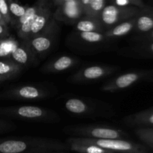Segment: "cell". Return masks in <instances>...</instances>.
Masks as SVG:
<instances>
[{
  "instance_id": "6da1fadb",
  "label": "cell",
  "mask_w": 153,
  "mask_h": 153,
  "mask_svg": "<svg viewBox=\"0 0 153 153\" xmlns=\"http://www.w3.org/2000/svg\"><path fill=\"white\" fill-rule=\"evenodd\" d=\"M70 146L57 140L40 137H19L0 143V153H50Z\"/></svg>"
},
{
  "instance_id": "7a4b0ae2",
  "label": "cell",
  "mask_w": 153,
  "mask_h": 153,
  "mask_svg": "<svg viewBox=\"0 0 153 153\" xmlns=\"http://www.w3.org/2000/svg\"><path fill=\"white\" fill-rule=\"evenodd\" d=\"M67 142L93 145L111 152L123 153H147L143 145L125 139H92L86 137H70Z\"/></svg>"
},
{
  "instance_id": "3957f363",
  "label": "cell",
  "mask_w": 153,
  "mask_h": 153,
  "mask_svg": "<svg viewBox=\"0 0 153 153\" xmlns=\"http://www.w3.org/2000/svg\"><path fill=\"white\" fill-rule=\"evenodd\" d=\"M58 23L52 18L42 32L26 40L37 58H43L49 54L58 37Z\"/></svg>"
},
{
  "instance_id": "277c9868",
  "label": "cell",
  "mask_w": 153,
  "mask_h": 153,
  "mask_svg": "<svg viewBox=\"0 0 153 153\" xmlns=\"http://www.w3.org/2000/svg\"><path fill=\"white\" fill-rule=\"evenodd\" d=\"M53 19L56 22L76 24L85 16L83 7L79 0H54Z\"/></svg>"
},
{
  "instance_id": "5b68a950",
  "label": "cell",
  "mask_w": 153,
  "mask_h": 153,
  "mask_svg": "<svg viewBox=\"0 0 153 153\" xmlns=\"http://www.w3.org/2000/svg\"><path fill=\"white\" fill-rule=\"evenodd\" d=\"M6 114L21 120L43 123H55L59 121V117L56 114L37 106L22 105L10 108L6 111Z\"/></svg>"
},
{
  "instance_id": "8992f818",
  "label": "cell",
  "mask_w": 153,
  "mask_h": 153,
  "mask_svg": "<svg viewBox=\"0 0 153 153\" xmlns=\"http://www.w3.org/2000/svg\"><path fill=\"white\" fill-rule=\"evenodd\" d=\"M67 133L76 137L92 139H123L128 136L124 131L108 126H78L70 127Z\"/></svg>"
},
{
  "instance_id": "52a82bcc",
  "label": "cell",
  "mask_w": 153,
  "mask_h": 153,
  "mask_svg": "<svg viewBox=\"0 0 153 153\" xmlns=\"http://www.w3.org/2000/svg\"><path fill=\"white\" fill-rule=\"evenodd\" d=\"M142 10L134 7H120L108 4L104 7L100 16V20L105 28H112L124 21L135 17Z\"/></svg>"
},
{
  "instance_id": "ba28073f",
  "label": "cell",
  "mask_w": 153,
  "mask_h": 153,
  "mask_svg": "<svg viewBox=\"0 0 153 153\" xmlns=\"http://www.w3.org/2000/svg\"><path fill=\"white\" fill-rule=\"evenodd\" d=\"M113 66L94 65L81 69L80 70L70 76L69 82L73 83H88L106 77L117 70Z\"/></svg>"
},
{
  "instance_id": "9c48e42d",
  "label": "cell",
  "mask_w": 153,
  "mask_h": 153,
  "mask_svg": "<svg viewBox=\"0 0 153 153\" xmlns=\"http://www.w3.org/2000/svg\"><path fill=\"white\" fill-rule=\"evenodd\" d=\"M149 70L148 71H136L124 73L115 79L106 82L102 88L103 91L116 92L129 88L134 83L141 79H147L149 77Z\"/></svg>"
},
{
  "instance_id": "30bf717a",
  "label": "cell",
  "mask_w": 153,
  "mask_h": 153,
  "mask_svg": "<svg viewBox=\"0 0 153 153\" xmlns=\"http://www.w3.org/2000/svg\"><path fill=\"white\" fill-rule=\"evenodd\" d=\"M55 7L52 1H40V6L35 15L30 30V38L40 34L47 26L53 18ZM29 38V39H30ZM28 39V40H29Z\"/></svg>"
},
{
  "instance_id": "8fae6325",
  "label": "cell",
  "mask_w": 153,
  "mask_h": 153,
  "mask_svg": "<svg viewBox=\"0 0 153 153\" xmlns=\"http://www.w3.org/2000/svg\"><path fill=\"white\" fill-rule=\"evenodd\" d=\"M52 93L49 89L39 85H23L9 91L8 97L18 100H38L46 98Z\"/></svg>"
},
{
  "instance_id": "7c38bea8",
  "label": "cell",
  "mask_w": 153,
  "mask_h": 153,
  "mask_svg": "<svg viewBox=\"0 0 153 153\" xmlns=\"http://www.w3.org/2000/svg\"><path fill=\"white\" fill-rule=\"evenodd\" d=\"M12 61L23 68V67H28L33 65L37 61V57L34 55L31 48L26 41L22 40L16 49L10 55Z\"/></svg>"
},
{
  "instance_id": "4fadbf2b",
  "label": "cell",
  "mask_w": 153,
  "mask_h": 153,
  "mask_svg": "<svg viewBox=\"0 0 153 153\" xmlns=\"http://www.w3.org/2000/svg\"><path fill=\"white\" fill-rule=\"evenodd\" d=\"M122 123L128 126L138 128H153V107L125 117Z\"/></svg>"
},
{
  "instance_id": "5bb4252c",
  "label": "cell",
  "mask_w": 153,
  "mask_h": 153,
  "mask_svg": "<svg viewBox=\"0 0 153 153\" xmlns=\"http://www.w3.org/2000/svg\"><path fill=\"white\" fill-rule=\"evenodd\" d=\"M78 60L76 58H73L71 56L64 55L53 61H49V63L45 64L41 68V70L44 73H60V72L65 71L73 67L76 63Z\"/></svg>"
},
{
  "instance_id": "9a60e30c",
  "label": "cell",
  "mask_w": 153,
  "mask_h": 153,
  "mask_svg": "<svg viewBox=\"0 0 153 153\" xmlns=\"http://www.w3.org/2000/svg\"><path fill=\"white\" fill-rule=\"evenodd\" d=\"M75 30L79 33L100 32L105 33V28L98 18L84 16L75 24Z\"/></svg>"
},
{
  "instance_id": "2e32d148",
  "label": "cell",
  "mask_w": 153,
  "mask_h": 153,
  "mask_svg": "<svg viewBox=\"0 0 153 153\" xmlns=\"http://www.w3.org/2000/svg\"><path fill=\"white\" fill-rule=\"evenodd\" d=\"M65 108L70 113L76 115H89L94 113L95 107L88 102L78 98H70L65 102Z\"/></svg>"
},
{
  "instance_id": "e0dca14e",
  "label": "cell",
  "mask_w": 153,
  "mask_h": 153,
  "mask_svg": "<svg viewBox=\"0 0 153 153\" xmlns=\"http://www.w3.org/2000/svg\"><path fill=\"white\" fill-rule=\"evenodd\" d=\"M135 17L130 19L128 20L124 21L121 23L114 25L112 28H109L105 31L104 34L106 39H114L123 37L134 29L135 25Z\"/></svg>"
},
{
  "instance_id": "ac0fdd59",
  "label": "cell",
  "mask_w": 153,
  "mask_h": 153,
  "mask_svg": "<svg viewBox=\"0 0 153 153\" xmlns=\"http://www.w3.org/2000/svg\"><path fill=\"white\" fill-rule=\"evenodd\" d=\"M83 7L85 16L100 18L102 11L106 6L105 0H79Z\"/></svg>"
},
{
  "instance_id": "d6986e66",
  "label": "cell",
  "mask_w": 153,
  "mask_h": 153,
  "mask_svg": "<svg viewBox=\"0 0 153 153\" xmlns=\"http://www.w3.org/2000/svg\"><path fill=\"white\" fill-rule=\"evenodd\" d=\"M134 30L139 33L146 34L153 30V16L146 10L136 16Z\"/></svg>"
},
{
  "instance_id": "ffe728a7",
  "label": "cell",
  "mask_w": 153,
  "mask_h": 153,
  "mask_svg": "<svg viewBox=\"0 0 153 153\" xmlns=\"http://www.w3.org/2000/svg\"><path fill=\"white\" fill-rule=\"evenodd\" d=\"M22 67L16 64L13 61H0V76L6 78L16 76L20 73Z\"/></svg>"
},
{
  "instance_id": "44dd1931",
  "label": "cell",
  "mask_w": 153,
  "mask_h": 153,
  "mask_svg": "<svg viewBox=\"0 0 153 153\" xmlns=\"http://www.w3.org/2000/svg\"><path fill=\"white\" fill-rule=\"evenodd\" d=\"M67 143L72 150L79 153H115L93 145L75 143V142H67Z\"/></svg>"
},
{
  "instance_id": "7402d4cb",
  "label": "cell",
  "mask_w": 153,
  "mask_h": 153,
  "mask_svg": "<svg viewBox=\"0 0 153 153\" xmlns=\"http://www.w3.org/2000/svg\"><path fill=\"white\" fill-rule=\"evenodd\" d=\"M19 43L13 39L5 40L0 43V58L10 56L13 51L17 48Z\"/></svg>"
},
{
  "instance_id": "603a6c76",
  "label": "cell",
  "mask_w": 153,
  "mask_h": 153,
  "mask_svg": "<svg viewBox=\"0 0 153 153\" xmlns=\"http://www.w3.org/2000/svg\"><path fill=\"white\" fill-rule=\"evenodd\" d=\"M134 131L140 140L153 149V128H137Z\"/></svg>"
},
{
  "instance_id": "cb8c5ba5",
  "label": "cell",
  "mask_w": 153,
  "mask_h": 153,
  "mask_svg": "<svg viewBox=\"0 0 153 153\" xmlns=\"http://www.w3.org/2000/svg\"><path fill=\"white\" fill-rule=\"evenodd\" d=\"M79 37L85 42L89 43H102L106 39L104 33L82 32L79 33Z\"/></svg>"
},
{
  "instance_id": "d4e9b609",
  "label": "cell",
  "mask_w": 153,
  "mask_h": 153,
  "mask_svg": "<svg viewBox=\"0 0 153 153\" xmlns=\"http://www.w3.org/2000/svg\"><path fill=\"white\" fill-rule=\"evenodd\" d=\"M7 4H8L9 11H10L11 18L13 17L14 19H16V22H17L19 19L25 14L27 6L21 5L19 3L13 1H7Z\"/></svg>"
},
{
  "instance_id": "484cf974",
  "label": "cell",
  "mask_w": 153,
  "mask_h": 153,
  "mask_svg": "<svg viewBox=\"0 0 153 153\" xmlns=\"http://www.w3.org/2000/svg\"><path fill=\"white\" fill-rule=\"evenodd\" d=\"M112 4L120 7H137L141 10H145L149 7L142 0H115Z\"/></svg>"
},
{
  "instance_id": "4316f807",
  "label": "cell",
  "mask_w": 153,
  "mask_h": 153,
  "mask_svg": "<svg viewBox=\"0 0 153 153\" xmlns=\"http://www.w3.org/2000/svg\"><path fill=\"white\" fill-rule=\"evenodd\" d=\"M0 13L5 22H10L11 21V16L9 11L8 4L5 0H0Z\"/></svg>"
},
{
  "instance_id": "83f0119b",
  "label": "cell",
  "mask_w": 153,
  "mask_h": 153,
  "mask_svg": "<svg viewBox=\"0 0 153 153\" xmlns=\"http://www.w3.org/2000/svg\"><path fill=\"white\" fill-rule=\"evenodd\" d=\"M133 51L136 53L142 54H149V55H153V42H148L147 43L141 45V46H135L132 48Z\"/></svg>"
},
{
  "instance_id": "f1b7e54d",
  "label": "cell",
  "mask_w": 153,
  "mask_h": 153,
  "mask_svg": "<svg viewBox=\"0 0 153 153\" xmlns=\"http://www.w3.org/2000/svg\"><path fill=\"white\" fill-rule=\"evenodd\" d=\"M140 40L143 42H153V30L145 34Z\"/></svg>"
},
{
  "instance_id": "f546056e",
  "label": "cell",
  "mask_w": 153,
  "mask_h": 153,
  "mask_svg": "<svg viewBox=\"0 0 153 153\" xmlns=\"http://www.w3.org/2000/svg\"><path fill=\"white\" fill-rule=\"evenodd\" d=\"M6 32H7V29L4 27V25H2V24H0V35H3Z\"/></svg>"
},
{
  "instance_id": "4dcf8cb0",
  "label": "cell",
  "mask_w": 153,
  "mask_h": 153,
  "mask_svg": "<svg viewBox=\"0 0 153 153\" xmlns=\"http://www.w3.org/2000/svg\"><path fill=\"white\" fill-rule=\"evenodd\" d=\"M145 10H146V11L149 12L151 15H152L153 16V7H152V6H149V7H148L146 9H145Z\"/></svg>"
},
{
  "instance_id": "1f68e13d",
  "label": "cell",
  "mask_w": 153,
  "mask_h": 153,
  "mask_svg": "<svg viewBox=\"0 0 153 153\" xmlns=\"http://www.w3.org/2000/svg\"><path fill=\"white\" fill-rule=\"evenodd\" d=\"M147 79H149V80L153 81V70H149V77H148Z\"/></svg>"
},
{
  "instance_id": "d6a6232c",
  "label": "cell",
  "mask_w": 153,
  "mask_h": 153,
  "mask_svg": "<svg viewBox=\"0 0 153 153\" xmlns=\"http://www.w3.org/2000/svg\"><path fill=\"white\" fill-rule=\"evenodd\" d=\"M0 24H2V25L5 24V22H4V19H3V17L1 16V13H0Z\"/></svg>"
},
{
  "instance_id": "836d02e7",
  "label": "cell",
  "mask_w": 153,
  "mask_h": 153,
  "mask_svg": "<svg viewBox=\"0 0 153 153\" xmlns=\"http://www.w3.org/2000/svg\"><path fill=\"white\" fill-rule=\"evenodd\" d=\"M4 78H6V77H4V76H0V82H1V81L2 80V79H4Z\"/></svg>"
},
{
  "instance_id": "e575fe53",
  "label": "cell",
  "mask_w": 153,
  "mask_h": 153,
  "mask_svg": "<svg viewBox=\"0 0 153 153\" xmlns=\"http://www.w3.org/2000/svg\"><path fill=\"white\" fill-rule=\"evenodd\" d=\"M50 153H57V152H50Z\"/></svg>"
}]
</instances>
